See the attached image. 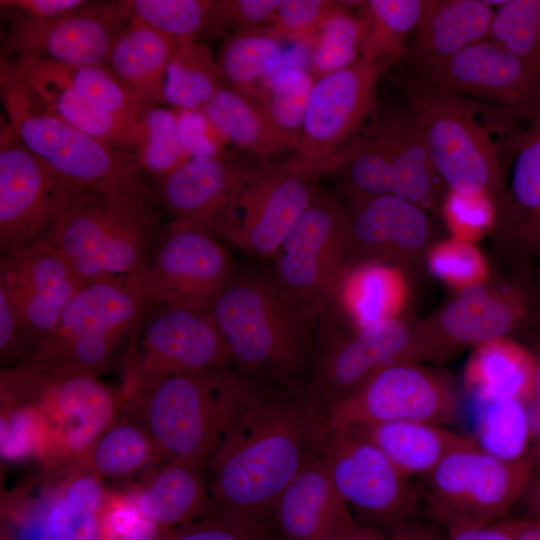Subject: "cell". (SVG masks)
I'll list each match as a JSON object with an SVG mask.
<instances>
[{
    "mask_svg": "<svg viewBox=\"0 0 540 540\" xmlns=\"http://www.w3.org/2000/svg\"><path fill=\"white\" fill-rule=\"evenodd\" d=\"M325 413L303 393H266L253 403L210 458L220 514L269 521L287 486L322 455Z\"/></svg>",
    "mask_w": 540,
    "mask_h": 540,
    "instance_id": "cell-1",
    "label": "cell"
},
{
    "mask_svg": "<svg viewBox=\"0 0 540 540\" xmlns=\"http://www.w3.org/2000/svg\"><path fill=\"white\" fill-rule=\"evenodd\" d=\"M324 308L288 290L275 276L236 273L210 313L238 369L293 390L310 365Z\"/></svg>",
    "mask_w": 540,
    "mask_h": 540,
    "instance_id": "cell-2",
    "label": "cell"
},
{
    "mask_svg": "<svg viewBox=\"0 0 540 540\" xmlns=\"http://www.w3.org/2000/svg\"><path fill=\"white\" fill-rule=\"evenodd\" d=\"M267 392L258 376L228 366L167 378L120 407L162 458L205 468L225 436Z\"/></svg>",
    "mask_w": 540,
    "mask_h": 540,
    "instance_id": "cell-3",
    "label": "cell"
},
{
    "mask_svg": "<svg viewBox=\"0 0 540 540\" xmlns=\"http://www.w3.org/2000/svg\"><path fill=\"white\" fill-rule=\"evenodd\" d=\"M158 200L59 180L45 235L88 283L137 277L149 262Z\"/></svg>",
    "mask_w": 540,
    "mask_h": 540,
    "instance_id": "cell-4",
    "label": "cell"
},
{
    "mask_svg": "<svg viewBox=\"0 0 540 540\" xmlns=\"http://www.w3.org/2000/svg\"><path fill=\"white\" fill-rule=\"evenodd\" d=\"M407 108L422 125L447 189L497 200L528 121L419 81L411 89Z\"/></svg>",
    "mask_w": 540,
    "mask_h": 540,
    "instance_id": "cell-5",
    "label": "cell"
},
{
    "mask_svg": "<svg viewBox=\"0 0 540 540\" xmlns=\"http://www.w3.org/2000/svg\"><path fill=\"white\" fill-rule=\"evenodd\" d=\"M0 95L16 136L58 177L92 189L156 198L131 157L50 111L6 59H0Z\"/></svg>",
    "mask_w": 540,
    "mask_h": 540,
    "instance_id": "cell-6",
    "label": "cell"
},
{
    "mask_svg": "<svg viewBox=\"0 0 540 540\" xmlns=\"http://www.w3.org/2000/svg\"><path fill=\"white\" fill-rule=\"evenodd\" d=\"M324 175L320 161L298 155L283 163L241 157L229 196L208 230L239 249L273 259Z\"/></svg>",
    "mask_w": 540,
    "mask_h": 540,
    "instance_id": "cell-7",
    "label": "cell"
},
{
    "mask_svg": "<svg viewBox=\"0 0 540 540\" xmlns=\"http://www.w3.org/2000/svg\"><path fill=\"white\" fill-rule=\"evenodd\" d=\"M148 305L132 279L84 283L23 364L56 375L97 377Z\"/></svg>",
    "mask_w": 540,
    "mask_h": 540,
    "instance_id": "cell-8",
    "label": "cell"
},
{
    "mask_svg": "<svg viewBox=\"0 0 540 540\" xmlns=\"http://www.w3.org/2000/svg\"><path fill=\"white\" fill-rule=\"evenodd\" d=\"M1 399L36 409L43 431L40 453L59 462L78 460L116 422L120 407L97 377L56 375L23 363L2 371Z\"/></svg>",
    "mask_w": 540,
    "mask_h": 540,
    "instance_id": "cell-9",
    "label": "cell"
},
{
    "mask_svg": "<svg viewBox=\"0 0 540 540\" xmlns=\"http://www.w3.org/2000/svg\"><path fill=\"white\" fill-rule=\"evenodd\" d=\"M533 470L529 454L506 461L475 443L450 453L421 478L422 503L445 527L492 524L518 503Z\"/></svg>",
    "mask_w": 540,
    "mask_h": 540,
    "instance_id": "cell-10",
    "label": "cell"
},
{
    "mask_svg": "<svg viewBox=\"0 0 540 540\" xmlns=\"http://www.w3.org/2000/svg\"><path fill=\"white\" fill-rule=\"evenodd\" d=\"M417 361L414 332L401 319L370 324L359 330L340 327L323 312L303 393L324 413L350 396L378 371L400 362Z\"/></svg>",
    "mask_w": 540,
    "mask_h": 540,
    "instance_id": "cell-11",
    "label": "cell"
},
{
    "mask_svg": "<svg viewBox=\"0 0 540 540\" xmlns=\"http://www.w3.org/2000/svg\"><path fill=\"white\" fill-rule=\"evenodd\" d=\"M322 459L333 486L363 524L390 532L415 520L421 489L355 430L329 429Z\"/></svg>",
    "mask_w": 540,
    "mask_h": 540,
    "instance_id": "cell-12",
    "label": "cell"
},
{
    "mask_svg": "<svg viewBox=\"0 0 540 540\" xmlns=\"http://www.w3.org/2000/svg\"><path fill=\"white\" fill-rule=\"evenodd\" d=\"M461 414L456 382L416 361L375 373L350 396L325 411L328 429L392 421H423L448 426Z\"/></svg>",
    "mask_w": 540,
    "mask_h": 540,
    "instance_id": "cell-13",
    "label": "cell"
},
{
    "mask_svg": "<svg viewBox=\"0 0 540 540\" xmlns=\"http://www.w3.org/2000/svg\"><path fill=\"white\" fill-rule=\"evenodd\" d=\"M235 274L214 234L173 219L145 269L132 280L149 304L210 312Z\"/></svg>",
    "mask_w": 540,
    "mask_h": 540,
    "instance_id": "cell-14",
    "label": "cell"
},
{
    "mask_svg": "<svg viewBox=\"0 0 540 540\" xmlns=\"http://www.w3.org/2000/svg\"><path fill=\"white\" fill-rule=\"evenodd\" d=\"M130 347L119 404L167 378L226 367L231 357L210 312L167 306Z\"/></svg>",
    "mask_w": 540,
    "mask_h": 540,
    "instance_id": "cell-15",
    "label": "cell"
},
{
    "mask_svg": "<svg viewBox=\"0 0 540 540\" xmlns=\"http://www.w3.org/2000/svg\"><path fill=\"white\" fill-rule=\"evenodd\" d=\"M351 219L339 200L318 191L273 258L288 290L325 307L345 266L353 261Z\"/></svg>",
    "mask_w": 540,
    "mask_h": 540,
    "instance_id": "cell-16",
    "label": "cell"
},
{
    "mask_svg": "<svg viewBox=\"0 0 540 540\" xmlns=\"http://www.w3.org/2000/svg\"><path fill=\"white\" fill-rule=\"evenodd\" d=\"M1 59L36 55L64 65L107 64L112 47L131 21L125 0L88 1L51 18L9 16Z\"/></svg>",
    "mask_w": 540,
    "mask_h": 540,
    "instance_id": "cell-17",
    "label": "cell"
},
{
    "mask_svg": "<svg viewBox=\"0 0 540 540\" xmlns=\"http://www.w3.org/2000/svg\"><path fill=\"white\" fill-rule=\"evenodd\" d=\"M419 82L502 108L540 117V75L487 39L420 70Z\"/></svg>",
    "mask_w": 540,
    "mask_h": 540,
    "instance_id": "cell-18",
    "label": "cell"
},
{
    "mask_svg": "<svg viewBox=\"0 0 540 540\" xmlns=\"http://www.w3.org/2000/svg\"><path fill=\"white\" fill-rule=\"evenodd\" d=\"M83 284L47 237L2 251L0 288L16 314L28 353L53 331Z\"/></svg>",
    "mask_w": 540,
    "mask_h": 540,
    "instance_id": "cell-19",
    "label": "cell"
},
{
    "mask_svg": "<svg viewBox=\"0 0 540 540\" xmlns=\"http://www.w3.org/2000/svg\"><path fill=\"white\" fill-rule=\"evenodd\" d=\"M433 319L435 327L414 330L418 362H443L465 348L509 337L525 316V303L513 288L487 283L456 292Z\"/></svg>",
    "mask_w": 540,
    "mask_h": 540,
    "instance_id": "cell-20",
    "label": "cell"
},
{
    "mask_svg": "<svg viewBox=\"0 0 540 540\" xmlns=\"http://www.w3.org/2000/svg\"><path fill=\"white\" fill-rule=\"evenodd\" d=\"M60 177L16 136L9 122L0 133V244L6 251L45 237Z\"/></svg>",
    "mask_w": 540,
    "mask_h": 540,
    "instance_id": "cell-21",
    "label": "cell"
},
{
    "mask_svg": "<svg viewBox=\"0 0 540 540\" xmlns=\"http://www.w3.org/2000/svg\"><path fill=\"white\" fill-rule=\"evenodd\" d=\"M381 72L360 58L316 79L296 147L298 156L322 161L339 152L373 109Z\"/></svg>",
    "mask_w": 540,
    "mask_h": 540,
    "instance_id": "cell-22",
    "label": "cell"
},
{
    "mask_svg": "<svg viewBox=\"0 0 540 540\" xmlns=\"http://www.w3.org/2000/svg\"><path fill=\"white\" fill-rule=\"evenodd\" d=\"M353 253L399 266L428 244L432 226L426 210L393 194L348 193Z\"/></svg>",
    "mask_w": 540,
    "mask_h": 540,
    "instance_id": "cell-23",
    "label": "cell"
},
{
    "mask_svg": "<svg viewBox=\"0 0 540 540\" xmlns=\"http://www.w3.org/2000/svg\"><path fill=\"white\" fill-rule=\"evenodd\" d=\"M272 519L281 540H344L356 524L328 476L322 455L281 493Z\"/></svg>",
    "mask_w": 540,
    "mask_h": 540,
    "instance_id": "cell-24",
    "label": "cell"
},
{
    "mask_svg": "<svg viewBox=\"0 0 540 540\" xmlns=\"http://www.w3.org/2000/svg\"><path fill=\"white\" fill-rule=\"evenodd\" d=\"M403 270L394 264L354 259L342 270L324 311L346 329L400 318L408 299ZM344 327V326H343Z\"/></svg>",
    "mask_w": 540,
    "mask_h": 540,
    "instance_id": "cell-25",
    "label": "cell"
},
{
    "mask_svg": "<svg viewBox=\"0 0 540 540\" xmlns=\"http://www.w3.org/2000/svg\"><path fill=\"white\" fill-rule=\"evenodd\" d=\"M377 129L388 151L391 194L424 210L440 209L448 189L418 118L408 108L393 110L382 117Z\"/></svg>",
    "mask_w": 540,
    "mask_h": 540,
    "instance_id": "cell-26",
    "label": "cell"
},
{
    "mask_svg": "<svg viewBox=\"0 0 540 540\" xmlns=\"http://www.w3.org/2000/svg\"><path fill=\"white\" fill-rule=\"evenodd\" d=\"M240 160L234 151L191 157L176 170L154 180L156 198L175 220L208 230L229 196Z\"/></svg>",
    "mask_w": 540,
    "mask_h": 540,
    "instance_id": "cell-27",
    "label": "cell"
},
{
    "mask_svg": "<svg viewBox=\"0 0 540 540\" xmlns=\"http://www.w3.org/2000/svg\"><path fill=\"white\" fill-rule=\"evenodd\" d=\"M495 10L489 1L429 0L404 57L420 70L489 39Z\"/></svg>",
    "mask_w": 540,
    "mask_h": 540,
    "instance_id": "cell-28",
    "label": "cell"
},
{
    "mask_svg": "<svg viewBox=\"0 0 540 540\" xmlns=\"http://www.w3.org/2000/svg\"><path fill=\"white\" fill-rule=\"evenodd\" d=\"M6 60L50 111L117 149L132 150L134 132L90 103L75 88L59 63L30 54Z\"/></svg>",
    "mask_w": 540,
    "mask_h": 540,
    "instance_id": "cell-29",
    "label": "cell"
},
{
    "mask_svg": "<svg viewBox=\"0 0 540 540\" xmlns=\"http://www.w3.org/2000/svg\"><path fill=\"white\" fill-rule=\"evenodd\" d=\"M348 428L374 443L409 478L424 477L450 453L476 443L472 436L423 421H392Z\"/></svg>",
    "mask_w": 540,
    "mask_h": 540,
    "instance_id": "cell-30",
    "label": "cell"
},
{
    "mask_svg": "<svg viewBox=\"0 0 540 540\" xmlns=\"http://www.w3.org/2000/svg\"><path fill=\"white\" fill-rule=\"evenodd\" d=\"M179 46L131 18L110 52L107 65L142 107L165 102L167 68Z\"/></svg>",
    "mask_w": 540,
    "mask_h": 540,
    "instance_id": "cell-31",
    "label": "cell"
},
{
    "mask_svg": "<svg viewBox=\"0 0 540 540\" xmlns=\"http://www.w3.org/2000/svg\"><path fill=\"white\" fill-rule=\"evenodd\" d=\"M536 355L510 337L472 348L463 369V390L475 402L501 398L526 403L536 374Z\"/></svg>",
    "mask_w": 540,
    "mask_h": 540,
    "instance_id": "cell-32",
    "label": "cell"
},
{
    "mask_svg": "<svg viewBox=\"0 0 540 540\" xmlns=\"http://www.w3.org/2000/svg\"><path fill=\"white\" fill-rule=\"evenodd\" d=\"M496 204V230L540 244V117L528 122L513 159L509 186Z\"/></svg>",
    "mask_w": 540,
    "mask_h": 540,
    "instance_id": "cell-33",
    "label": "cell"
},
{
    "mask_svg": "<svg viewBox=\"0 0 540 540\" xmlns=\"http://www.w3.org/2000/svg\"><path fill=\"white\" fill-rule=\"evenodd\" d=\"M204 467L185 460H169L133 497L139 512L167 528L195 521L208 507Z\"/></svg>",
    "mask_w": 540,
    "mask_h": 540,
    "instance_id": "cell-34",
    "label": "cell"
},
{
    "mask_svg": "<svg viewBox=\"0 0 540 540\" xmlns=\"http://www.w3.org/2000/svg\"><path fill=\"white\" fill-rule=\"evenodd\" d=\"M281 36L273 27L239 29L225 37L216 67L223 85L256 98L259 90L281 66Z\"/></svg>",
    "mask_w": 540,
    "mask_h": 540,
    "instance_id": "cell-35",
    "label": "cell"
},
{
    "mask_svg": "<svg viewBox=\"0 0 540 540\" xmlns=\"http://www.w3.org/2000/svg\"><path fill=\"white\" fill-rule=\"evenodd\" d=\"M202 110L230 143L254 156L263 159L286 149L252 95L222 85Z\"/></svg>",
    "mask_w": 540,
    "mask_h": 540,
    "instance_id": "cell-36",
    "label": "cell"
},
{
    "mask_svg": "<svg viewBox=\"0 0 540 540\" xmlns=\"http://www.w3.org/2000/svg\"><path fill=\"white\" fill-rule=\"evenodd\" d=\"M429 0L362 1L360 15L367 22L360 58L381 71L404 55L407 43Z\"/></svg>",
    "mask_w": 540,
    "mask_h": 540,
    "instance_id": "cell-37",
    "label": "cell"
},
{
    "mask_svg": "<svg viewBox=\"0 0 540 540\" xmlns=\"http://www.w3.org/2000/svg\"><path fill=\"white\" fill-rule=\"evenodd\" d=\"M107 501L98 477L89 473L77 476L48 512V539L102 540Z\"/></svg>",
    "mask_w": 540,
    "mask_h": 540,
    "instance_id": "cell-38",
    "label": "cell"
},
{
    "mask_svg": "<svg viewBox=\"0 0 540 540\" xmlns=\"http://www.w3.org/2000/svg\"><path fill=\"white\" fill-rule=\"evenodd\" d=\"M159 458L149 434L126 417L115 422L78 460L85 473L100 478L131 474Z\"/></svg>",
    "mask_w": 540,
    "mask_h": 540,
    "instance_id": "cell-39",
    "label": "cell"
},
{
    "mask_svg": "<svg viewBox=\"0 0 540 540\" xmlns=\"http://www.w3.org/2000/svg\"><path fill=\"white\" fill-rule=\"evenodd\" d=\"M475 433L472 436L482 450L506 461L528 456L531 432L526 403L501 398L476 402Z\"/></svg>",
    "mask_w": 540,
    "mask_h": 540,
    "instance_id": "cell-40",
    "label": "cell"
},
{
    "mask_svg": "<svg viewBox=\"0 0 540 540\" xmlns=\"http://www.w3.org/2000/svg\"><path fill=\"white\" fill-rule=\"evenodd\" d=\"M316 79L303 70H278L265 82L256 99L285 148L296 149Z\"/></svg>",
    "mask_w": 540,
    "mask_h": 540,
    "instance_id": "cell-41",
    "label": "cell"
},
{
    "mask_svg": "<svg viewBox=\"0 0 540 540\" xmlns=\"http://www.w3.org/2000/svg\"><path fill=\"white\" fill-rule=\"evenodd\" d=\"M132 151L136 166L154 180L189 160L191 156L179 135L177 112L159 106L144 107L136 123Z\"/></svg>",
    "mask_w": 540,
    "mask_h": 540,
    "instance_id": "cell-42",
    "label": "cell"
},
{
    "mask_svg": "<svg viewBox=\"0 0 540 540\" xmlns=\"http://www.w3.org/2000/svg\"><path fill=\"white\" fill-rule=\"evenodd\" d=\"M209 48L199 42L180 46L167 68L164 99L177 110H198L222 86Z\"/></svg>",
    "mask_w": 540,
    "mask_h": 540,
    "instance_id": "cell-43",
    "label": "cell"
},
{
    "mask_svg": "<svg viewBox=\"0 0 540 540\" xmlns=\"http://www.w3.org/2000/svg\"><path fill=\"white\" fill-rule=\"evenodd\" d=\"M137 19L179 47L197 42L208 31L214 0H125Z\"/></svg>",
    "mask_w": 540,
    "mask_h": 540,
    "instance_id": "cell-44",
    "label": "cell"
},
{
    "mask_svg": "<svg viewBox=\"0 0 540 540\" xmlns=\"http://www.w3.org/2000/svg\"><path fill=\"white\" fill-rule=\"evenodd\" d=\"M489 40L540 75V0L504 1L495 10Z\"/></svg>",
    "mask_w": 540,
    "mask_h": 540,
    "instance_id": "cell-45",
    "label": "cell"
},
{
    "mask_svg": "<svg viewBox=\"0 0 540 540\" xmlns=\"http://www.w3.org/2000/svg\"><path fill=\"white\" fill-rule=\"evenodd\" d=\"M336 161V172L344 177L348 193L366 196L391 194L388 151L377 128L337 152Z\"/></svg>",
    "mask_w": 540,
    "mask_h": 540,
    "instance_id": "cell-46",
    "label": "cell"
},
{
    "mask_svg": "<svg viewBox=\"0 0 540 540\" xmlns=\"http://www.w3.org/2000/svg\"><path fill=\"white\" fill-rule=\"evenodd\" d=\"M60 65L75 88L90 103L135 134L136 123L144 107L107 64Z\"/></svg>",
    "mask_w": 540,
    "mask_h": 540,
    "instance_id": "cell-47",
    "label": "cell"
},
{
    "mask_svg": "<svg viewBox=\"0 0 540 540\" xmlns=\"http://www.w3.org/2000/svg\"><path fill=\"white\" fill-rule=\"evenodd\" d=\"M342 4L318 32L310 60L317 79L360 59L367 22L360 14H352Z\"/></svg>",
    "mask_w": 540,
    "mask_h": 540,
    "instance_id": "cell-48",
    "label": "cell"
},
{
    "mask_svg": "<svg viewBox=\"0 0 540 540\" xmlns=\"http://www.w3.org/2000/svg\"><path fill=\"white\" fill-rule=\"evenodd\" d=\"M425 253L431 274L456 292L487 283L489 267L476 243L449 237L433 243Z\"/></svg>",
    "mask_w": 540,
    "mask_h": 540,
    "instance_id": "cell-49",
    "label": "cell"
},
{
    "mask_svg": "<svg viewBox=\"0 0 540 540\" xmlns=\"http://www.w3.org/2000/svg\"><path fill=\"white\" fill-rule=\"evenodd\" d=\"M450 237L477 243L495 229L496 200L487 194H464L447 190L440 206Z\"/></svg>",
    "mask_w": 540,
    "mask_h": 540,
    "instance_id": "cell-50",
    "label": "cell"
},
{
    "mask_svg": "<svg viewBox=\"0 0 540 540\" xmlns=\"http://www.w3.org/2000/svg\"><path fill=\"white\" fill-rule=\"evenodd\" d=\"M342 6L332 0H280L271 23L281 37L300 40L319 32Z\"/></svg>",
    "mask_w": 540,
    "mask_h": 540,
    "instance_id": "cell-51",
    "label": "cell"
},
{
    "mask_svg": "<svg viewBox=\"0 0 540 540\" xmlns=\"http://www.w3.org/2000/svg\"><path fill=\"white\" fill-rule=\"evenodd\" d=\"M175 529L145 518L132 500L108 499L102 540H170Z\"/></svg>",
    "mask_w": 540,
    "mask_h": 540,
    "instance_id": "cell-52",
    "label": "cell"
},
{
    "mask_svg": "<svg viewBox=\"0 0 540 540\" xmlns=\"http://www.w3.org/2000/svg\"><path fill=\"white\" fill-rule=\"evenodd\" d=\"M170 540H272L269 521L231 518L220 514L177 527Z\"/></svg>",
    "mask_w": 540,
    "mask_h": 540,
    "instance_id": "cell-53",
    "label": "cell"
},
{
    "mask_svg": "<svg viewBox=\"0 0 540 540\" xmlns=\"http://www.w3.org/2000/svg\"><path fill=\"white\" fill-rule=\"evenodd\" d=\"M279 3L280 0H214L207 32L236 31L272 22Z\"/></svg>",
    "mask_w": 540,
    "mask_h": 540,
    "instance_id": "cell-54",
    "label": "cell"
},
{
    "mask_svg": "<svg viewBox=\"0 0 540 540\" xmlns=\"http://www.w3.org/2000/svg\"><path fill=\"white\" fill-rule=\"evenodd\" d=\"M176 112L179 135L191 157L216 156L226 151L228 139L202 109Z\"/></svg>",
    "mask_w": 540,
    "mask_h": 540,
    "instance_id": "cell-55",
    "label": "cell"
},
{
    "mask_svg": "<svg viewBox=\"0 0 540 540\" xmlns=\"http://www.w3.org/2000/svg\"><path fill=\"white\" fill-rule=\"evenodd\" d=\"M29 345L21 330L10 301L0 288V354L1 358L24 359Z\"/></svg>",
    "mask_w": 540,
    "mask_h": 540,
    "instance_id": "cell-56",
    "label": "cell"
},
{
    "mask_svg": "<svg viewBox=\"0 0 540 540\" xmlns=\"http://www.w3.org/2000/svg\"><path fill=\"white\" fill-rule=\"evenodd\" d=\"M86 0H1V11L10 16L26 18H51L75 10Z\"/></svg>",
    "mask_w": 540,
    "mask_h": 540,
    "instance_id": "cell-57",
    "label": "cell"
},
{
    "mask_svg": "<svg viewBox=\"0 0 540 540\" xmlns=\"http://www.w3.org/2000/svg\"><path fill=\"white\" fill-rule=\"evenodd\" d=\"M446 540H513L507 520L488 525H453L445 527Z\"/></svg>",
    "mask_w": 540,
    "mask_h": 540,
    "instance_id": "cell-58",
    "label": "cell"
},
{
    "mask_svg": "<svg viewBox=\"0 0 540 540\" xmlns=\"http://www.w3.org/2000/svg\"><path fill=\"white\" fill-rule=\"evenodd\" d=\"M536 355V374L532 392L526 401V409L531 432V447L529 455L534 464V470L540 468V351Z\"/></svg>",
    "mask_w": 540,
    "mask_h": 540,
    "instance_id": "cell-59",
    "label": "cell"
},
{
    "mask_svg": "<svg viewBox=\"0 0 540 540\" xmlns=\"http://www.w3.org/2000/svg\"><path fill=\"white\" fill-rule=\"evenodd\" d=\"M519 503L523 511L522 518L540 519V468L532 471Z\"/></svg>",
    "mask_w": 540,
    "mask_h": 540,
    "instance_id": "cell-60",
    "label": "cell"
},
{
    "mask_svg": "<svg viewBox=\"0 0 540 540\" xmlns=\"http://www.w3.org/2000/svg\"><path fill=\"white\" fill-rule=\"evenodd\" d=\"M388 536L390 540H443L430 526L416 520L396 527Z\"/></svg>",
    "mask_w": 540,
    "mask_h": 540,
    "instance_id": "cell-61",
    "label": "cell"
},
{
    "mask_svg": "<svg viewBox=\"0 0 540 540\" xmlns=\"http://www.w3.org/2000/svg\"><path fill=\"white\" fill-rule=\"evenodd\" d=\"M513 540H540V519L507 520Z\"/></svg>",
    "mask_w": 540,
    "mask_h": 540,
    "instance_id": "cell-62",
    "label": "cell"
},
{
    "mask_svg": "<svg viewBox=\"0 0 540 540\" xmlns=\"http://www.w3.org/2000/svg\"><path fill=\"white\" fill-rule=\"evenodd\" d=\"M344 540H390V538L376 527L356 522Z\"/></svg>",
    "mask_w": 540,
    "mask_h": 540,
    "instance_id": "cell-63",
    "label": "cell"
}]
</instances>
